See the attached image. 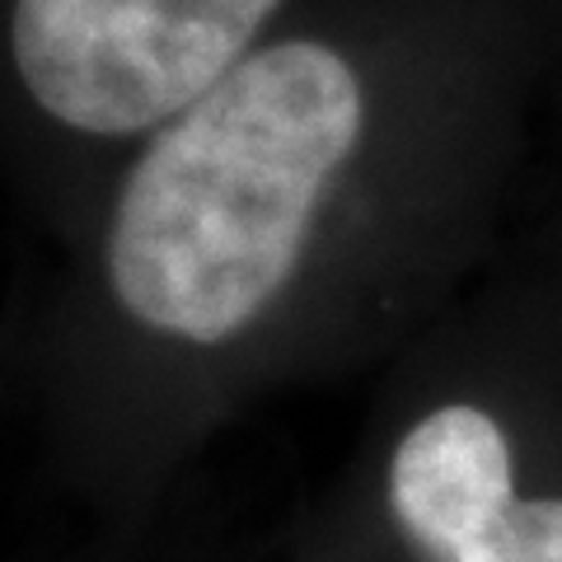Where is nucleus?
I'll list each match as a JSON object with an SVG mask.
<instances>
[{"mask_svg":"<svg viewBox=\"0 0 562 562\" xmlns=\"http://www.w3.org/2000/svg\"><path fill=\"white\" fill-rule=\"evenodd\" d=\"M502 0H310L122 160L5 371L33 487L136 558L216 436L380 371L502 249Z\"/></svg>","mask_w":562,"mask_h":562,"instance_id":"nucleus-1","label":"nucleus"},{"mask_svg":"<svg viewBox=\"0 0 562 562\" xmlns=\"http://www.w3.org/2000/svg\"><path fill=\"white\" fill-rule=\"evenodd\" d=\"M281 562H562V216L375 371Z\"/></svg>","mask_w":562,"mask_h":562,"instance_id":"nucleus-2","label":"nucleus"},{"mask_svg":"<svg viewBox=\"0 0 562 562\" xmlns=\"http://www.w3.org/2000/svg\"><path fill=\"white\" fill-rule=\"evenodd\" d=\"M310 0H0V183L52 249L103 179Z\"/></svg>","mask_w":562,"mask_h":562,"instance_id":"nucleus-3","label":"nucleus"},{"mask_svg":"<svg viewBox=\"0 0 562 562\" xmlns=\"http://www.w3.org/2000/svg\"><path fill=\"white\" fill-rule=\"evenodd\" d=\"M38 562H136V558H103V553L80 549V553H70V558H38Z\"/></svg>","mask_w":562,"mask_h":562,"instance_id":"nucleus-4","label":"nucleus"}]
</instances>
